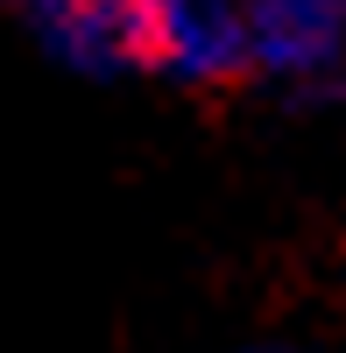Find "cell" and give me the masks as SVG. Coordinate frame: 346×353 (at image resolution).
I'll use <instances>...</instances> for the list:
<instances>
[{
    "instance_id": "obj_1",
    "label": "cell",
    "mask_w": 346,
    "mask_h": 353,
    "mask_svg": "<svg viewBox=\"0 0 346 353\" xmlns=\"http://www.w3.org/2000/svg\"><path fill=\"white\" fill-rule=\"evenodd\" d=\"M247 78L297 106L346 99V0H247Z\"/></svg>"
},
{
    "instance_id": "obj_2",
    "label": "cell",
    "mask_w": 346,
    "mask_h": 353,
    "mask_svg": "<svg viewBox=\"0 0 346 353\" xmlns=\"http://www.w3.org/2000/svg\"><path fill=\"white\" fill-rule=\"evenodd\" d=\"M36 43L78 78H134L163 57V0H14Z\"/></svg>"
},
{
    "instance_id": "obj_3",
    "label": "cell",
    "mask_w": 346,
    "mask_h": 353,
    "mask_svg": "<svg viewBox=\"0 0 346 353\" xmlns=\"http://www.w3.org/2000/svg\"><path fill=\"white\" fill-rule=\"evenodd\" d=\"M163 78L219 92L247 78V0H163Z\"/></svg>"
},
{
    "instance_id": "obj_4",
    "label": "cell",
    "mask_w": 346,
    "mask_h": 353,
    "mask_svg": "<svg viewBox=\"0 0 346 353\" xmlns=\"http://www.w3.org/2000/svg\"><path fill=\"white\" fill-rule=\"evenodd\" d=\"M241 353H297V346H241Z\"/></svg>"
}]
</instances>
